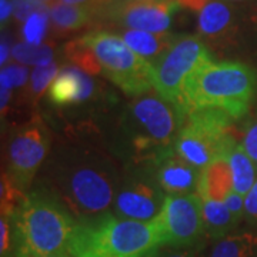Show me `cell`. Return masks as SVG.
Instances as JSON below:
<instances>
[{"label":"cell","mask_w":257,"mask_h":257,"mask_svg":"<svg viewBox=\"0 0 257 257\" xmlns=\"http://www.w3.org/2000/svg\"><path fill=\"white\" fill-rule=\"evenodd\" d=\"M244 220L257 229V180L244 196Z\"/></svg>","instance_id":"28"},{"label":"cell","mask_w":257,"mask_h":257,"mask_svg":"<svg viewBox=\"0 0 257 257\" xmlns=\"http://www.w3.org/2000/svg\"><path fill=\"white\" fill-rule=\"evenodd\" d=\"M167 194L162 189L152 163H132L120 177L111 214L119 219L150 221L160 213Z\"/></svg>","instance_id":"9"},{"label":"cell","mask_w":257,"mask_h":257,"mask_svg":"<svg viewBox=\"0 0 257 257\" xmlns=\"http://www.w3.org/2000/svg\"><path fill=\"white\" fill-rule=\"evenodd\" d=\"M180 8H187V9L197 10L200 12L202 8L209 2V0H176Z\"/></svg>","instance_id":"34"},{"label":"cell","mask_w":257,"mask_h":257,"mask_svg":"<svg viewBox=\"0 0 257 257\" xmlns=\"http://www.w3.org/2000/svg\"><path fill=\"white\" fill-rule=\"evenodd\" d=\"M2 74L6 76L13 87H20L28 82L29 70L23 64H6V67H2Z\"/></svg>","instance_id":"27"},{"label":"cell","mask_w":257,"mask_h":257,"mask_svg":"<svg viewBox=\"0 0 257 257\" xmlns=\"http://www.w3.org/2000/svg\"><path fill=\"white\" fill-rule=\"evenodd\" d=\"M124 2H138V0H103V5H101L100 9L106 8V6H110V5H116V3H124ZM99 10H97V12H99ZM97 12H96V13H97Z\"/></svg>","instance_id":"37"},{"label":"cell","mask_w":257,"mask_h":257,"mask_svg":"<svg viewBox=\"0 0 257 257\" xmlns=\"http://www.w3.org/2000/svg\"><path fill=\"white\" fill-rule=\"evenodd\" d=\"M203 221L207 239L217 240L233 233L239 226L240 220L227 209L224 202L202 199Z\"/></svg>","instance_id":"18"},{"label":"cell","mask_w":257,"mask_h":257,"mask_svg":"<svg viewBox=\"0 0 257 257\" xmlns=\"http://www.w3.org/2000/svg\"><path fill=\"white\" fill-rule=\"evenodd\" d=\"M0 197H2V214L6 216H13V213L16 211L19 204L23 202V199L26 197L25 193H22L18 187L13 184L10 180L8 173L2 175V183H0Z\"/></svg>","instance_id":"24"},{"label":"cell","mask_w":257,"mask_h":257,"mask_svg":"<svg viewBox=\"0 0 257 257\" xmlns=\"http://www.w3.org/2000/svg\"><path fill=\"white\" fill-rule=\"evenodd\" d=\"M94 92V82L84 70L77 66H67L60 69L47 94L56 106H70L86 101Z\"/></svg>","instance_id":"14"},{"label":"cell","mask_w":257,"mask_h":257,"mask_svg":"<svg viewBox=\"0 0 257 257\" xmlns=\"http://www.w3.org/2000/svg\"><path fill=\"white\" fill-rule=\"evenodd\" d=\"M13 15V0H0V22L2 28L8 23L10 16Z\"/></svg>","instance_id":"33"},{"label":"cell","mask_w":257,"mask_h":257,"mask_svg":"<svg viewBox=\"0 0 257 257\" xmlns=\"http://www.w3.org/2000/svg\"><path fill=\"white\" fill-rule=\"evenodd\" d=\"M13 254L40 256L69 251L77 219L46 187L26 194L10 217Z\"/></svg>","instance_id":"2"},{"label":"cell","mask_w":257,"mask_h":257,"mask_svg":"<svg viewBox=\"0 0 257 257\" xmlns=\"http://www.w3.org/2000/svg\"><path fill=\"white\" fill-rule=\"evenodd\" d=\"M157 257H207L203 253V246H194L187 248H175L167 247L166 251L159 248V256Z\"/></svg>","instance_id":"31"},{"label":"cell","mask_w":257,"mask_h":257,"mask_svg":"<svg viewBox=\"0 0 257 257\" xmlns=\"http://www.w3.org/2000/svg\"><path fill=\"white\" fill-rule=\"evenodd\" d=\"M233 120L229 113L216 107L186 113L173 152L193 166L204 169L224 155L234 142L230 135Z\"/></svg>","instance_id":"7"},{"label":"cell","mask_w":257,"mask_h":257,"mask_svg":"<svg viewBox=\"0 0 257 257\" xmlns=\"http://www.w3.org/2000/svg\"><path fill=\"white\" fill-rule=\"evenodd\" d=\"M250 19H251V22L254 23V26L257 28V0L254 2L253 8H251V12H250Z\"/></svg>","instance_id":"38"},{"label":"cell","mask_w":257,"mask_h":257,"mask_svg":"<svg viewBox=\"0 0 257 257\" xmlns=\"http://www.w3.org/2000/svg\"><path fill=\"white\" fill-rule=\"evenodd\" d=\"M162 248L155 219H119L110 211L96 219L77 221L69 253L74 257H145Z\"/></svg>","instance_id":"5"},{"label":"cell","mask_w":257,"mask_h":257,"mask_svg":"<svg viewBox=\"0 0 257 257\" xmlns=\"http://www.w3.org/2000/svg\"><path fill=\"white\" fill-rule=\"evenodd\" d=\"M241 145L244 147V150L248 153V156L251 157L257 163V120H254L246 128L243 140H241Z\"/></svg>","instance_id":"29"},{"label":"cell","mask_w":257,"mask_h":257,"mask_svg":"<svg viewBox=\"0 0 257 257\" xmlns=\"http://www.w3.org/2000/svg\"><path fill=\"white\" fill-rule=\"evenodd\" d=\"M231 190H234V187H233V176H231L229 150H227L224 155L214 159L210 165L202 169V177H200L197 194L202 199L223 202Z\"/></svg>","instance_id":"16"},{"label":"cell","mask_w":257,"mask_h":257,"mask_svg":"<svg viewBox=\"0 0 257 257\" xmlns=\"http://www.w3.org/2000/svg\"><path fill=\"white\" fill-rule=\"evenodd\" d=\"M37 2H40V3H43V5H46V6H49V5H52L55 0H37Z\"/></svg>","instance_id":"40"},{"label":"cell","mask_w":257,"mask_h":257,"mask_svg":"<svg viewBox=\"0 0 257 257\" xmlns=\"http://www.w3.org/2000/svg\"><path fill=\"white\" fill-rule=\"evenodd\" d=\"M79 39L93 52L101 73L124 94L139 97L153 89V64L132 50L119 33L92 30Z\"/></svg>","instance_id":"6"},{"label":"cell","mask_w":257,"mask_h":257,"mask_svg":"<svg viewBox=\"0 0 257 257\" xmlns=\"http://www.w3.org/2000/svg\"><path fill=\"white\" fill-rule=\"evenodd\" d=\"M47 190L67 207L77 221L96 219L111 210L121 175L100 149H59L45 170Z\"/></svg>","instance_id":"1"},{"label":"cell","mask_w":257,"mask_h":257,"mask_svg":"<svg viewBox=\"0 0 257 257\" xmlns=\"http://www.w3.org/2000/svg\"><path fill=\"white\" fill-rule=\"evenodd\" d=\"M223 202L240 221L244 220V196H241L236 190H231Z\"/></svg>","instance_id":"30"},{"label":"cell","mask_w":257,"mask_h":257,"mask_svg":"<svg viewBox=\"0 0 257 257\" xmlns=\"http://www.w3.org/2000/svg\"><path fill=\"white\" fill-rule=\"evenodd\" d=\"M49 8L33 13L22 26V36L26 43L30 45H42L49 29Z\"/></svg>","instance_id":"23"},{"label":"cell","mask_w":257,"mask_h":257,"mask_svg":"<svg viewBox=\"0 0 257 257\" xmlns=\"http://www.w3.org/2000/svg\"><path fill=\"white\" fill-rule=\"evenodd\" d=\"M197 30L203 40L223 42L236 30L234 8L226 0H209L199 12Z\"/></svg>","instance_id":"15"},{"label":"cell","mask_w":257,"mask_h":257,"mask_svg":"<svg viewBox=\"0 0 257 257\" xmlns=\"http://www.w3.org/2000/svg\"><path fill=\"white\" fill-rule=\"evenodd\" d=\"M207 257H257V231L237 230L217 240Z\"/></svg>","instance_id":"20"},{"label":"cell","mask_w":257,"mask_h":257,"mask_svg":"<svg viewBox=\"0 0 257 257\" xmlns=\"http://www.w3.org/2000/svg\"><path fill=\"white\" fill-rule=\"evenodd\" d=\"M59 72H60L59 64L55 62L46 64V66L35 67V70L32 72V76H30V86H29L30 93L33 96H40L47 87H50V84L55 80Z\"/></svg>","instance_id":"25"},{"label":"cell","mask_w":257,"mask_h":257,"mask_svg":"<svg viewBox=\"0 0 257 257\" xmlns=\"http://www.w3.org/2000/svg\"><path fill=\"white\" fill-rule=\"evenodd\" d=\"M229 162L233 176V187L241 196H246L257 180V163L248 156L239 142H233L229 149Z\"/></svg>","instance_id":"19"},{"label":"cell","mask_w":257,"mask_h":257,"mask_svg":"<svg viewBox=\"0 0 257 257\" xmlns=\"http://www.w3.org/2000/svg\"><path fill=\"white\" fill-rule=\"evenodd\" d=\"M156 176L166 194H197L202 169L186 162L175 152L155 165Z\"/></svg>","instance_id":"13"},{"label":"cell","mask_w":257,"mask_h":257,"mask_svg":"<svg viewBox=\"0 0 257 257\" xmlns=\"http://www.w3.org/2000/svg\"><path fill=\"white\" fill-rule=\"evenodd\" d=\"M49 16L52 25L60 32H76L86 28L93 19H96L94 10L90 8L66 5L62 2L49 5Z\"/></svg>","instance_id":"21"},{"label":"cell","mask_w":257,"mask_h":257,"mask_svg":"<svg viewBox=\"0 0 257 257\" xmlns=\"http://www.w3.org/2000/svg\"><path fill=\"white\" fill-rule=\"evenodd\" d=\"M159 256V248L157 250H153V251H150V253H147L145 257H157Z\"/></svg>","instance_id":"39"},{"label":"cell","mask_w":257,"mask_h":257,"mask_svg":"<svg viewBox=\"0 0 257 257\" xmlns=\"http://www.w3.org/2000/svg\"><path fill=\"white\" fill-rule=\"evenodd\" d=\"M211 60L214 59L202 37L177 36L173 46L153 64L155 92L163 100L177 106L189 77Z\"/></svg>","instance_id":"8"},{"label":"cell","mask_w":257,"mask_h":257,"mask_svg":"<svg viewBox=\"0 0 257 257\" xmlns=\"http://www.w3.org/2000/svg\"><path fill=\"white\" fill-rule=\"evenodd\" d=\"M119 36L127 43V46L132 50H135L139 56H142L152 64L156 63L173 46L175 40L177 39V36L169 32L153 33V32L130 30V29H121Z\"/></svg>","instance_id":"17"},{"label":"cell","mask_w":257,"mask_h":257,"mask_svg":"<svg viewBox=\"0 0 257 257\" xmlns=\"http://www.w3.org/2000/svg\"><path fill=\"white\" fill-rule=\"evenodd\" d=\"M155 221L160 233L162 247H194L206 237L202 197L196 193L167 194Z\"/></svg>","instance_id":"10"},{"label":"cell","mask_w":257,"mask_h":257,"mask_svg":"<svg viewBox=\"0 0 257 257\" xmlns=\"http://www.w3.org/2000/svg\"><path fill=\"white\" fill-rule=\"evenodd\" d=\"M13 257H74L72 253L69 251H63V253H53V254H40V256H25V254H13Z\"/></svg>","instance_id":"36"},{"label":"cell","mask_w":257,"mask_h":257,"mask_svg":"<svg viewBox=\"0 0 257 257\" xmlns=\"http://www.w3.org/2000/svg\"><path fill=\"white\" fill-rule=\"evenodd\" d=\"M257 87V73L241 62H216L204 64L184 84L177 107L183 113L197 109H221L234 120L250 109Z\"/></svg>","instance_id":"3"},{"label":"cell","mask_w":257,"mask_h":257,"mask_svg":"<svg viewBox=\"0 0 257 257\" xmlns=\"http://www.w3.org/2000/svg\"><path fill=\"white\" fill-rule=\"evenodd\" d=\"M9 55H12V50H9L8 43H6L5 39H3V40H2V57H0V63H2L3 67H5V64L8 62V59H9Z\"/></svg>","instance_id":"35"},{"label":"cell","mask_w":257,"mask_h":257,"mask_svg":"<svg viewBox=\"0 0 257 257\" xmlns=\"http://www.w3.org/2000/svg\"><path fill=\"white\" fill-rule=\"evenodd\" d=\"M49 6L37 2V0H13V16L15 19L25 23L33 13L47 9Z\"/></svg>","instance_id":"26"},{"label":"cell","mask_w":257,"mask_h":257,"mask_svg":"<svg viewBox=\"0 0 257 257\" xmlns=\"http://www.w3.org/2000/svg\"><path fill=\"white\" fill-rule=\"evenodd\" d=\"M179 8L176 0L124 2L103 8L96 13V19L107 20L121 29L163 33L169 32Z\"/></svg>","instance_id":"12"},{"label":"cell","mask_w":257,"mask_h":257,"mask_svg":"<svg viewBox=\"0 0 257 257\" xmlns=\"http://www.w3.org/2000/svg\"><path fill=\"white\" fill-rule=\"evenodd\" d=\"M55 2H62L66 5H74V6H84V8H90L94 10V15L96 12L100 9L101 5H103V0H55Z\"/></svg>","instance_id":"32"},{"label":"cell","mask_w":257,"mask_h":257,"mask_svg":"<svg viewBox=\"0 0 257 257\" xmlns=\"http://www.w3.org/2000/svg\"><path fill=\"white\" fill-rule=\"evenodd\" d=\"M49 146V132L40 121L20 128L10 140L6 173L22 193L26 194L37 170L46 160Z\"/></svg>","instance_id":"11"},{"label":"cell","mask_w":257,"mask_h":257,"mask_svg":"<svg viewBox=\"0 0 257 257\" xmlns=\"http://www.w3.org/2000/svg\"><path fill=\"white\" fill-rule=\"evenodd\" d=\"M53 49L47 45H30V43H16L12 47V57L22 64L29 66H46L53 63Z\"/></svg>","instance_id":"22"},{"label":"cell","mask_w":257,"mask_h":257,"mask_svg":"<svg viewBox=\"0 0 257 257\" xmlns=\"http://www.w3.org/2000/svg\"><path fill=\"white\" fill-rule=\"evenodd\" d=\"M183 119L180 109L163 100L157 93L149 92L136 97L120 120L133 163L156 165L173 153Z\"/></svg>","instance_id":"4"}]
</instances>
